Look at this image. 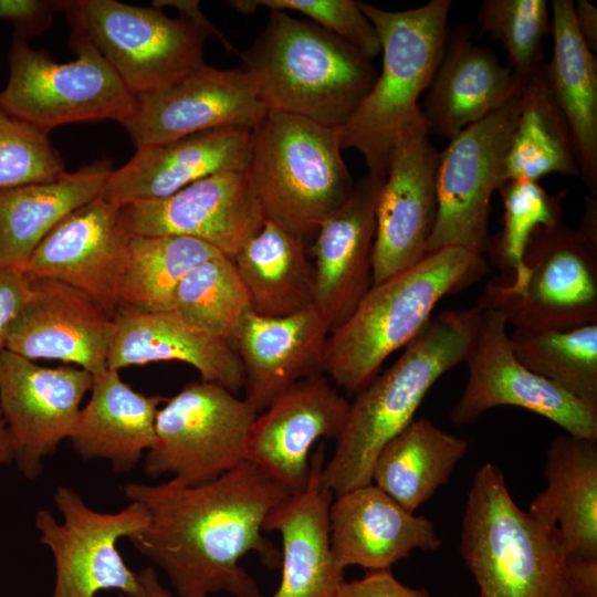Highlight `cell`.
Wrapping results in <instances>:
<instances>
[{
  "label": "cell",
  "mask_w": 597,
  "mask_h": 597,
  "mask_svg": "<svg viewBox=\"0 0 597 597\" xmlns=\"http://www.w3.org/2000/svg\"><path fill=\"white\" fill-rule=\"evenodd\" d=\"M13 462V450L10 436L0 411V468Z\"/></svg>",
  "instance_id": "cell-50"
},
{
  "label": "cell",
  "mask_w": 597,
  "mask_h": 597,
  "mask_svg": "<svg viewBox=\"0 0 597 597\" xmlns=\"http://www.w3.org/2000/svg\"><path fill=\"white\" fill-rule=\"evenodd\" d=\"M481 310H446L430 318L400 357L349 404L332 458L322 470L323 484L338 495L373 482L381 449L411 421L429 389L465 362Z\"/></svg>",
  "instance_id": "cell-2"
},
{
  "label": "cell",
  "mask_w": 597,
  "mask_h": 597,
  "mask_svg": "<svg viewBox=\"0 0 597 597\" xmlns=\"http://www.w3.org/2000/svg\"><path fill=\"white\" fill-rule=\"evenodd\" d=\"M329 541L339 567L370 572L390 569L415 549L431 552L442 545L430 519L409 513L373 483L336 495Z\"/></svg>",
  "instance_id": "cell-25"
},
{
  "label": "cell",
  "mask_w": 597,
  "mask_h": 597,
  "mask_svg": "<svg viewBox=\"0 0 597 597\" xmlns=\"http://www.w3.org/2000/svg\"><path fill=\"white\" fill-rule=\"evenodd\" d=\"M142 590L138 595L126 596L118 594V597H174L159 580V577L153 567H146L137 573Z\"/></svg>",
  "instance_id": "cell-49"
},
{
  "label": "cell",
  "mask_w": 597,
  "mask_h": 597,
  "mask_svg": "<svg viewBox=\"0 0 597 597\" xmlns=\"http://www.w3.org/2000/svg\"><path fill=\"white\" fill-rule=\"evenodd\" d=\"M471 34L467 25L449 30L420 107L428 133L449 140L502 106L521 85L512 69L474 44Z\"/></svg>",
  "instance_id": "cell-28"
},
{
  "label": "cell",
  "mask_w": 597,
  "mask_h": 597,
  "mask_svg": "<svg viewBox=\"0 0 597 597\" xmlns=\"http://www.w3.org/2000/svg\"><path fill=\"white\" fill-rule=\"evenodd\" d=\"M132 235H182L203 241L233 260L264 217L245 172L200 179L159 200L121 207Z\"/></svg>",
  "instance_id": "cell-19"
},
{
  "label": "cell",
  "mask_w": 597,
  "mask_h": 597,
  "mask_svg": "<svg viewBox=\"0 0 597 597\" xmlns=\"http://www.w3.org/2000/svg\"><path fill=\"white\" fill-rule=\"evenodd\" d=\"M422 116L397 136L376 205L373 285L404 272L428 255L438 216L440 153Z\"/></svg>",
  "instance_id": "cell-15"
},
{
  "label": "cell",
  "mask_w": 597,
  "mask_h": 597,
  "mask_svg": "<svg viewBox=\"0 0 597 597\" xmlns=\"http://www.w3.org/2000/svg\"><path fill=\"white\" fill-rule=\"evenodd\" d=\"M118 371L93 376L70 441L83 460H105L116 473H127L156 446V417L167 398L134 390Z\"/></svg>",
  "instance_id": "cell-29"
},
{
  "label": "cell",
  "mask_w": 597,
  "mask_h": 597,
  "mask_svg": "<svg viewBox=\"0 0 597 597\" xmlns=\"http://www.w3.org/2000/svg\"><path fill=\"white\" fill-rule=\"evenodd\" d=\"M374 25L383 55L369 93L339 128L343 149H356L367 175L385 180L398 134L421 116L419 97L429 86L448 38L450 0L388 11L358 1Z\"/></svg>",
  "instance_id": "cell-6"
},
{
  "label": "cell",
  "mask_w": 597,
  "mask_h": 597,
  "mask_svg": "<svg viewBox=\"0 0 597 597\" xmlns=\"http://www.w3.org/2000/svg\"><path fill=\"white\" fill-rule=\"evenodd\" d=\"M510 341L515 355L530 370L597 410V323L515 329Z\"/></svg>",
  "instance_id": "cell-37"
},
{
  "label": "cell",
  "mask_w": 597,
  "mask_h": 597,
  "mask_svg": "<svg viewBox=\"0 0 597 597\" xmlns=\"http://www.w3.org/2000/svg\"><path fill=\"white\" fill-rule=\"evenodd\" d=\"M506 325L500 313L481 310L465 359L468 380L450 412L452 423L471 425L494 407L513 406L546 418L567 434L597 440V410L524 366L513 350Z\"/></svg>",
  "instance_id": "cell-14"
},
{
  "label": "cell",
  "mask_w": 597,
  "mask_h": 597,
  "mask_svg": "<svg viewBox=\"0 0 597 597\" xmlns=\"http://www.w3.org/2000/svg\"><path fill=\"white\" fill-rule=\"evenodd\" d=\"M235 395L200 380L167 398L157 412V442L144 457V473L149 478L170 474L187 485H198L245 461L258 413Z\"/></svg>",
  "instance_id": "cell-11"
},
{
  "label": "cell",
  "mask_w": 597,
  "mask_h": 597,
  "mask_svg": "<svg viewBox=\"0 0 597 597\" xmlns=\"http://www.w3.org/2000/svg\"><path fill=\"white\" fill-rule=\"evenodd\" d=\"M384 180L364 176L347 201L318 228L314 255V306L331 331L343 324L373 285L376 205Z\"/></svg>",
  "instance_id": "cell-23"
},
{
  "label": "cell",
  "mask_w": 597,
  "mask_h": 597,
  "mask_svg": "<svg viewBox=\"0 0 597 597\" xmlns=\"http://www.w3.org/2000/svg\"><path fill=\"white\" fill-rule=\"evenodd\" d=\"M325 443L310 459V478L303 491L290 494L268 515L263 531L277 532L282 541V576L272 597H337L344 570L329 541V509L334 494L322 482Z\"/></svg>",
  "instance_id": "cell-27"
},
{
  "label": "cell",
  "mask_w": 597,
  "mask_h": 597,
  "mask_svg": "<svg viewBox=\"0 0 597 597\" xmlns=\"http://www.w3.org/2000/svg\"><path fill=\"white\" fill-rule=\"evenodd\" d=\"M521 85L509 101L452 137L440 153L438 216L428 254L446 248L486 253L490 200L505 181Z\"/></svg>",
  "instance_id": "cell-13"
},
{
  "label": "cell",
  "mask_w": 597,
  "mask_h": 597,
  "mask_svg": "<svg viewBox=\"0 0 597 597\" xmlns=\"http://www.w3.org/2000/svg\"><path fill=\"white\" fill-rule=\"evenodd\" d=\"M71 29L82 32L133 95L169 86L203 62L211 34L184 15L115 0H64Z\"/></svg>",
  "instance_id": "cell-9"
},
{
  "label": "cell",
  "mask_w": 597,
  "mask_h": 597,
  "mask_svg": "<svg viewBox=\"0 0 597 597\" xmlns=\"http://www.w3.org/2000/svg\"><path fill=\"white\" fill-rule=\"evenodd\" d=\"M154 7H172L176 8L181 15L191 20L197 25L208 30L211 34H214L221 41L222 45L230 52L240 54L230 42L208 21L199 8V2L195 0H161L154 1Z\"/></svg>",
  "instance_id": "cell-47"
},
{
  "label": "cell",
  "mask_w": 597,
  "mask_h": 597,
  "mask_svg": "<svg viewBox=\"0 0 597 597\" xmlns=\"http://www.w3.org/2000/svg\"><path fill=\"white\" fill-rule=\"evenodd\" d=\"M252 132L249 127L227 126L136 148L125 165L113 169L102 197L123 207L164 199L216 174L245 172Z\"/></svg>",
  "instance_id": "cell-22"
},
{
  "label": "cell",
  "mask_w": 597,
  "mask_h": 597,
  "mask_svg": "<svg viewBox=\"0 0 597 597\" xmlns=\"http://www.w3.org/2000/svg\"><path fill=\"white\" fill-rule=\"evenodd\" d=\"M31 294V279L22 270L0 268V353Z\"/></svg>",
  "instance_id": "cell-44"
},
{
  "label": "cell",
  "mask_w": 597,
  "mask_h": 597,
  "mask_svg": "<svg viewBox=\"0 0 597 597\" xmlns=\"http://www.w3.org/2000/svg\"><path fill=\"white\" fill-rule=\"evenodd\" d=\"M478 21L482 34L502 44L517 77L525 78L543 67L544 39L551 31L545 0H484Z\"/></svg>",
  "instance_id": "cell-40"
},
{
  "label": "cell",
  "mask_w": 597,
  "mask_h": 597,
  "mask_svg": "<svg viewBox=\"0 0 597 597\" xmlns=\"http://www.w3.org/2000/svg\"><path fill=\"white\" fill-rule=\"evenodd\" d=\"M519 290L490 279L475 305L500 313L515 329L567 328L597 323V241L559 222L537 228L524 253Z\"/></svg>",
  "instance_id": "cell-10"
},
{
  "label": "cell",
  "mask_w": 597,
  "mask_h": 597,
  "mask_svg": "<svg viewBox=\"0 0 597 597\" xmlns=\"http://www.w3.org/2000/svg\"><path fill=\"white\" fill-rule=\"evenodd\" d=\"M349 402L318 373L279 396L253 421L245 460L275 479L290 494L304 490L310 478V452L323 439H337Z\"/></svg>",
  "instance_id": "cell-20"
},
{
  "label": "cell",
  "mask_w": 597,
  "mask_h": 597,
  "mask_svg": "<svg viewBox=\"0 0 597 597\" xmlns=\"http://www.w3.org/2000/svg\"><path fill=\"white\" fill-rule=\"evenodd\" d=\"M546 488L528 513L557 526L567 553L597 561V440L555 437L544 467Z\"/></svg>",
  "instance_id": "cell-31"
},
{
  "label": "cell",
  "mask_w": 597,
  "mask_h": 597,
  "mask_svg": "<svg viewBox=\"0 0 597 597\" xmlns=\"http://www.w3.org/2000/svg\"><path fill=\"white\" fill-rule=\"evenodd\" d=\"M113 321L109 369L181 362L192 366L203 381L233 394L244 388V371L233 344L190 324L175 310L150 312L119 306Z\"/></svg>",
  "instance_id": "cell-26"
},
{
  "label": "cell",
  "mask_w": 597,
  "mask_h": 597,
  "mask_svg": "<svg viewBox=\"0 0 597 597\" xmlns=\"http://www.w3.org/2000/svg\"><path fill=\"white\" fill-rule=\"evenodd\" d=\"M71 31L76 59L67 63L55 62L46 50H35L28 40L12 35L9 78L0 104L48 133L71 123H122L134 111L135 95L91 41Z\"/></svg>",
  "instance_id": "cell-8"
},
{
  "label": "cell",
  "mask_w": 597,
  "mask_h": 597,
  "mask_svg": "<svg viewBox=\"0 0 597 597\" xmlns=\"http://www.w3.org/2000/svg\"><path fill=\"white\" fill-rule=\"evenodd\" d=\"M268 111L242 66L205 63L169 86L135 95L133 113L119 124L139 148L227 126L253 129Z\"/></svg>",
  "instance_id": "cell-17"
},
{
  "label": "cell",
  "mask_w": 597,
  "mask_h": 597,
  "mask_svg": "<svg viewBox=\"0 0 597 597\" xmlns=\"http://www.w3.org/2000/svg\"><path fill=\"white\" fill-rule=\"evenodd\" d=\"M62 7L56 0H0V19L13 25V35L28 40L46 31Z\"/></svg>",
  "instance_id": "cell-43"
},
{
  "label": "cell",
  "mask_w": 597,
  "mask_h": 597,
  "mask_svg": "<svg viewBox=\"0 0 597 597\" xmlns=\"http://www.w3.org/2000/svg\"><path fill=\"white\" fill-rule=\"evenodd\" d=\"M123 492L149 515L133 546L167 575L179 597H264L240 559L255 552L265 566L281 565V552L263 536V525L290 492L261 468L245 460L202 484L171 478L128 482Z\"/></svg>",
  "instance_id": "cell-1"
},
{
  "label": "cell",
  "mask_w": 597,
  "mask_h": 597,
  "mask_svg": "<svg viewBox=\"0 0 597 597\" xmlns=\"http://www.w3.org/2000/svg\"><path fill=\"white\" fill-rule=\"evenodd\" d=\"M53 500L61 522L45 509L34 517L39 542L50 548L54 559L52 597H96L103 590L138 595L137 573L124 562L117 542L123 537L130 541L146 530L149 515L145 506L129 502L116 512L96 511L66 485L56 488Z\"/></svg>",
  "instance_id": "cell-12"
},
{
  "label": "cell",
  "mask_w": 597,
  "mask_h": 597,
  "mask_svg": "<svg viewBox=\"0 0 597 597\" xmlns=\"http://www.w3.org/2000/svg\"><path fill=\"white\" fill-rule=\"evenodd\" d=\"M113 169L102 159L54 180L0 188V268L23 270L61 220L102 195Z\"/></svg>",
  "instance_id": "cell-30"
},
{
  "label": "cell",
  "mask_w": 597,
  "mask_h": 597,
  "mask_svg": "<svg viewBox=\"0 0 597 597\" xmlns=\"http://www.w3.org/2000/svg\"><path fill=\"white\" fill-rule=\"evenodd\" d=\"M574 14L577 30L587 48L595 53L597 50V10L587 0L574 2Z\"/></svg>",
  "instance_id": "cell-48"
},
{
  "label": "cell",
  "mask_w": 597,
  "mask_h": 597,
  "mask_svg": "<svg viewBox=\"0 0 597 597\" xmlns=\"http://www.w3.org/2000/svg\"><path fill=\"white\" fill-rule=\"evenodd\" d=\"M32 294L12 326L6 349L28 358L61 360L105 373L113 316L84 292L51 279H31Z\"/></svg>",
  "instance_id": "cell-21"
},
{
  "label": "cell",
  "mask_w": 597,
  "mask_h": 597,
  "mask_svg": "<svg viewBox=\"0 0 597 597\" xmlns=\"http://www.w3.org/2000/svg\"><path fill=\"white\" fill-rule=\"evenodd\" d=\"M543 67L521 78L520 109L507 149L505 180L538 181L549 174L580 176L572 130L551 94Z\"/></svg>",
  "instance_id": "cell-35"
},
{
  "label": "cell",
  "mask_w": 597,
  "mask_h": 597,
  "mask_svg": "<svg viewBox=\"0 0 597 597\" xmlns=\"http://www.w3.org/2000/svg\"><path fill=\"white\" fill-rule=\"evenodd\" d=\"M329 333L314 305L285 316L244 314L233 346L244 371V399L258 415L300 380L322 373Z\"/></svg>",
  "instance_id": "cell-24"
},
{
  "label": "cell",
  "mask_w": 597,
  "mask_h": 597,
  "mask_svg": "<svg viewBox=\"0 0 597 597\" xmlns=\"http://www.w3.org/2000/svg\"><path fill=\"white\" fill-rule=\"evenodd\" d=\"M130 239L121 207L101 195L61 220L39 243L22 271L30 279L69 284L114 316L119 307Z\"/></svg>",
  "instance_id": "cell-18"
},
{
  "label": "cell",
  "mask_w": 597,
  "mask_h": 597,
  "mask_svg": "<svg viewBox=\"0 0 597 597\" xmlns=\"http://www.w3.org/2000/svg\"><path fill=\"white\" fill-rule=\"evenodd\" d=\"M339 128L268 111L253 128L247 175L264 220L307 242L350 197Z\"/></svg>",
  "instance_id": "cell-7"
},
{
  "label": "cell",
  "mask_w": 597,
  "mask_h": 597,
  "mask_svg": "<svg viewBox=\"0 0 597 597\" xmlns=\"http://www.w3.org/2000/svg\"><path fill=\"white\" fill-rule=\"evenodd\" d=\"M489 270L484 255L446 248L371 285L352 315L331 331L322 373L348 394H357L394 352L418 335L444 296L469 287Z\"/></svg>",
  "instance_id": "cell-4"
},
{
  "label": "cell",
  "mask_w": 597,
  "mask_h": 597,
  "mask_svg": "<svg viewBox=\"0 0 597 597\" xmlns=\"http://www.w3.org/2000/svg\"><path fill=\"white\" fill-rule=\"evenodd\" d=\"M567 568L575 597H597V561L569 555Z\"/></svg>",
  "instance_id": "cell-46"
},
{
  "label": "cell",
  "mask_w": 597,
  "mask_h": 597,
  "mask_svg": "<svg viewBox=\"0 0 597 597\" xmlns=\"http://www.w3.org/2000/svg\"><path fill=\"white\" fill-rule=\"evenodd\" d=\"M92 384L83 368L42 367L8 349L0 353V411L13 462L27 480L39 479L44 459L72 437Z\"/></svg>",
  "instance_id": "cell-16"
},
{
  "label": "cell",
  "mask_w": 597,
  "mask_h": 597,
  "mask_svg": "<svg viewBox=\"0 0 597 597\" xmlns=\"http://www.w3.org/2000/svg\"><path fill=\"white\" fill-rule=\"evenodd\" d=\"M469 449L465 439L429 419L413 420L377 455L373 484L409 513H415L444 485Z\"/></svg>",
  "instance_id": "cell-34"
},
{
  "label": "cell",
  "mask_w": 597,
  "mask_h": 597,
  "mask_svg": "<svg viewBox=\"0 0 597 597\" xmlns=\"http://www.w3.org/2000/svg\"><path fill=\"white\" fill-rule=\"evenodd\" d=\"M459 551L480 597H575L557 526L517 506L495 463L474 473Z\"/></svg>",
  "instance_id": "cell-5"
},
{
  "label": "cell",
  "mask_w": 597,
  "mask_h": 597,
  "mask_svg": "<svg viewBox=\"0 0 597 597\" xmlns=\"http://www.w3.org/2000/svg\"><path fill=\"white\" fill-rule=\"evenodd\" d=\"M553 55L543 73L551 94L572 130L580 178L597 196V61L582 39L574 1H552Z\"/></svg>",
  "instance_id": "cell-32"
},
{
  "label": "cell",
  "mask_w": 597,
  "mask_h": 597,
  "mask_svg": "<svg viewBox=\"0 0 597 597\" xmlns=\"http://www.w3.org/2000/svg\"><path fill=\"white\" fill-rule=\"evenodd\" d=\"M239 55L269 111L334 128L348 121L378 75L352 44L285 11H271L264 30Z\"/></svg>",
  "instance_id": "cell-3"
},
{
  "label": "cell",
  "mask_w": 597,
  "mask_h": 597,
  "mask_svg": "<svg viewBox=\"0 0 597 597\" xmlns=\"http://www.w3.org/2000/svg\"><path fill=\"white\" fill-rule=\"evenodd\" d=\"M498 191L504 208L503 229L490 237L486 253L489 264L500 271L501 281L515 291L526 281L524 253L533 232L563 221L565 191L549 195L538 181L526 179L505 180Z\"/></svg>",
  "instance_id": "cell-38"
},
{
  "label": "cell",
  "mask_w": 597,
  "mask_h": 597,
  "mask_svg": "<svg viewBox=\"0 0 597 597\" xmlns=\"http://www.w3.org/2000/svg\"><path fill=\"white\" fill-rule=\"evenodd\" d=\"M233 262L252 312L285 316L313 306L314 272L306 242L280 224L264 220Z\"/></svg>",
  "instance_id": "cell-33"
},
{
  "label": "cell",
  "mask_w": 597,
  "mask_h": 597,
  "mask_svg": "<svg viewBox=\"0 0 597 597\" xmlns=\"http://www.w3.org/2000/svg\"><path fill=\"white\" fill-rule=\"evenodd\" d=\"M65 172L49 133L11 115L0 104V188L50 181Z\"/></svg>",
  "instance_id": "cell-41"
},
{
  "label": "cell",
  "mask_w": 597,
  "mask_h": 597,
  "mask_svg": "<svg viewBox=\"0 0 597 597\" xmlns=\"http://www.w3.org/2000/svg\"><path fill=\"white\" fill-rule=\"evenodd\" d=\"M171 310L190 324L233 344L238 326L251 307L233 260L219 255L181 280Z\"/></svg>",
  "instance_id": "cell-39"
},
{
  "label": "cell",
  "mask_w": 597,
  "mask_h": 597,
  "mask_svg": "<svg viewBox=\"0 0 597 597\" xmlns=\"http://www.w3.org/2000/svg\"><path fill=\"white\" fill-rule=\"evenodd\" d=\"M337 597H430L428 590L410 588L395 578L390 569L370 572L360 579L344 580Z\"/></svg>",
  "instance_id": "cell-45"
},
{
  "label": "cell",
  "mask_w": 597,
  "mask_h": 597,
  "mask_svg": "<svg viewBox=\"0 0 597 597\" xmlns=\"http://www.w3.org/2000/svg\"><path fill=\"white\" fill-rule=\"evenodd\" d=\"M222 254L182 235H132L119 306L158 312L172 308L181 280L196 266Z\"/></svg>",
  "instance_id": "cell-36"
},
{
  "label": "cell",
  "mask_w": 597,
  "mask_h": 597,
  "mask_svg": "<svg viewBox=\"0 0 597 597\" xmlns=\"http://www.w3.org/2000/svg\"><path fill=\"white\" fill-rule=\"evenodd\" d=\"M241 13L249 14L259 7L271 11H295L311 22L345 40L368 59L380 53L377 32L354 0H234L229 1Z\"/></svg>",
  "instance_id": "cell-42"
}]
</instances>
